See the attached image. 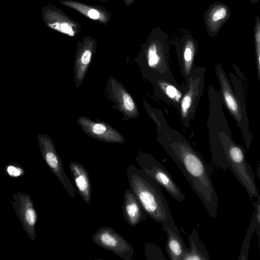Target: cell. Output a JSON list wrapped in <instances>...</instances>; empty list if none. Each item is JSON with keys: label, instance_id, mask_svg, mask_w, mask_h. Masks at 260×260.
I'll return each mask as SVG.
<instances>
[{"label": "cell", "instance_id": "cell-2", "mask_svg": "<svg viewBox=\"0 0 260 260\" xmlns=\"http://www.w3.org/2000/svg\"><path fill=\"white\" fill-rule=\"evenodd\" d=\"M126 173L130 189L147 215L161 224L173 218L161 189L151 177L133 165L127 166Z\"/></svg>", "mask_w": 260, "mask_h": 260}, {"label": "cell", "instance_id": "cell-17", "mask_svg": "<svg viewBox=\"0 0 260 260\" xmlns=\"http://www.w3.org/2000/svg\"><path fill=\"white\" fill-rule=\"evenodd\" d=\"M189 247L182 257V260H209L208 251L200 239L196 228L188 236Z\"/></svg>", "mask_w": 260, "mask_h": 260}, {"label": "cell", "instance_id": "cell-14", "mask_svg": "<svg viewBox=\"0 0 260 260\" xmlns=\"http://www.w3.org/2000/svg\"><path fill=\"white\" fill-rule=\"evenodd\" d=\"M122 210L125 220L132 227L147 218L146 213L130 188L124 191Z\"/></svg>", "mask_w": 260, "mask_h": 260}, {"label": "cell", "instance_id": "cell-23", "mask_svg": "<svg viewBox=\"0 0 260 260\" xmlns=\"http://www.w3.org/2000/svg\"><path fill=\"white\" fill-rule=\"evenodd\" d=\"M227 10L224 7H219L213 13L211 19L214 22H217L225 18Z\"/></svg>", "mask_w": 260, "mask_h": 260}, {"label": "cell", "instance_id": "cell-25", "mask_svg": "<svg viewBox=\"0 0 260 260\" xmlns=\"http://www.w3.org/2000/svg\"><path fill=\"white\" fill-rule=\"evenodd\" d=\"M257 176L258 178H259V165H258L257 168Z\"/></svg>", "mask_w": 260, "mask_h": 260}, {"label": "cell", "instance_id": "cell-16", "mask_svg": "<svg viewBox=\"0 0 260 260\" xmlns=\"http://www.w3.org/2000/svg\"><path fill=\"white\" fill-rule=\"evenodd\" d=\"M154 80L158 95L179 110L180 102L187 90V84L180 87L177 83L171 82L159 77H154Z\"/></svg>", "mask_w": 260, "mask_h": 260}, {"label": "cell", "instance_id": "cell-24", "mask_svg": "<svg viewBox=\"0 0 260 260\" xmlns=\"http://www.w3.org/2000/svg\"><path fill=\"white\" fill-rule=\"evenodd\" d=\"M86 15L88 17L94 20L98 19L100 17V14L99 12L93 9H91L87 11Z\"/></svg>", "mask_w": 260, "mask_h": 260}, {"label": "cell", "instance_id": "cell-13", "mask_svg": "<svg viewBox=\"0 0 260 260\" xmlns=\"http://www.w3.org/2000/svg\"><path fill=\"white\" fill-rule=\"evenodd\" d=\"M162 230L167 236L165 249L169 258L172 260H182L188 248L186 246L173 218L162 223Z\"/></svg>", "mask_w": 260, "mask_h": 260}, {"label": "cell", "instance_id": "cell-3", "mask_svg": "<svg viewBox=\"0 0 260 260\" xmlns=\"http://www.w3.org/2000/svg\"><path fill=\"white\" fill-rule=\"evenodd\" d=\"M208 92L209 116L207 125L209 132L212 163L214 167L225 171L229 167L224 149L234 141L223 113L220 92L212 86L209 87Z\"/></svg>", "mask_w": 260, "mask_h": 260}, {"label": "cell", "instance_id": "cell-18", "mask_svg": "<svg viewBox=\"0 0 260 260\" xmlns=\"http://www.w3.org/2000/svg\"><path fill=\"white\" fill-rule=\"evenodd\" d=\"M92 49L91 47H84L78 52L75 60L74 77L77 88L82 83L91 62Z\"/></svg>", "mask_w": 260, "mask_h": 260}, {"label": "cell", "instance_id": "cell-9", "mask_svg": "<svg viewBox=\"0 0 260 260\" xmlns=\"http://www.w3.org/2000/svg\"><path fill=\"white\" fill-rule=\"evenodd\" d=\"M93 242L102 248L113 252L124 260H131L134 253L132 245L113 229L99 228L92 236Z\"/></svg>", "mask_w": 260, "mask_h": 260}, {"label": "cell", "instance_id": "cell-21", "mask_svg": "<svg viewBox=\"0 0 260 260\" xmlns=\"http://www.w3.org/2000/svg\"><path fill=\"white\" fill-rule=\"evenodd\" d=\"M5 172L8 176L13 178L20 177L24 175L25 173L22 167L14 162L8 164L5 166Z\"/></svg>", "mask_w": 260, "mask_h": 260}, {"label": "cell", "instance_id": "cell-19", "mask_svg": "<svg viewBox=\"0 0 260 260\" xmlns=\"http://www.w3.org/2000/svg\"><path fill=\"white\" fill-rule=\"evenodd\" d=\"M256 224L254 214L252 213L251 220L247 229L246 234L243 241L240 253L238 257V260H247L250 246L251 238L253 233L255 231Z\"/></svg>", "mask_w": 260, "mask_h": 260}, {"label": "cell", "instance_id": "cell-1", "mask_svg": "<svg viewBox=\"0 0 260 260\" xmlns=\"http://www.w3.org/2000/svg\"><path fill=\"white\" fill-rule=\"evenodd\" d=\"M158 142L181 171L209 215L216 217L219 199L211 177V168L200 153L180 133L170 128L164 119L155 118Z\"/></svg>", "mask_w": 260, "mask_h": 260}, {"label": "cell", "instance_id": "cell-6", "mask_svg": "<svg viewBox=\"0 0 260 260\" xmlns=\"http://www.w3.org/2000/svg\"><path fill=\"white\" fill-rule=\"evenodd\" d=\"M136 160L141 170L151 177L159 186L163 187L174 199L180 202L185 200L183 193L171 174L152 155L140 152Z\"/></svg>", "mask_w": 260, "mask_h": 260}, {"label": "cell", "instance_id": "cell-20", "mask_svg": "<svg viewBox=\"0 0 260 260\" xmlns=\"http://www.w3.org/2000/svg\"><path fill=\"white\" fill-rule=\"evenodd\" d=\"M144 251L147 260H166L167 259L160 247L153 243H145Z\"/></svg>", "mask_w": 260, "mask_h": 260}, {"label": "cell", "instance_id": "cell-8", "mask_svg": "<svg viewBox=\"0 0 260 260\" xmlns=\"http://www.w3.org/2000/svg\"><path fill=\"white\" fill-rule=\"evenodd\" d=\"M37 140L44 160L65 188L69 195L72 198H75L77 191L65 173L62 160L51 138L46 134H39Z\"/></svg>", "mask_w": 260, "mask_h": 260}, {"label": "cell", "instance_id": "cell-5", "mask_svg": "<svg viewBox=\"0 0 260 260\" xmlns=\"http://www.w3.org/2000/svg\"><path fill=\"white\" fill-rule=\"evenodd\" d=\"M229 168L245 189L251 199L259 193L255 181V175L246 156L245 148L235 141L224 150Z\"/></svg>", "mask_w": 260, "mask_h": 260}, {"label": "cell", "instance_id": "cell-10", "mask_svg": "<svg viewBox=\"0 0 260 260\" xmlns=\"http://www.w3.org/2000/svg\"><path fill=\"white\" fill-rule=\"evenodd\" d=\"M10 204L12 205L16 216L30 240L37 237L36 225L38 215L30 196L27 193L18 191L12 195Z\"/></svg>", "mask_w": 260, "mask_h": 260}, {"label": "cell", "instance_id": "cell-4", "mask_svg": "<svg viewBox=\"0 0 260 260\" xmlns=\"http://www.w3.org/2000/svg\"><path fill=\"white\" fill-rule=\"evenodd\" d=\"M215 70L220 85V93L223 103L238 124L243 136L245 147L248 150L253 137L249 131L245 105L241 103L238 97L234 93L220 63L215 66Z\"/></svg>", "mask_w": 260, "mask_h": 260}, {"label": "cell", "instance_id": "cell-7", "mask_svg": "<svg viewBox=\"0 0 260 260\" xmlns=\"http://www.w3.org/2000/svg\"><path fill=\"white\" fill-rule=\"evenodd\" d=\"M204 67H193L186 81L187 88L180 104L181 120L183 125L188 127L194 119L199 101L204 88Z\"/></svg>", "mask_w": 260, "mask_h": 260}, {"label": "cell", "instance_id": "cell-11", "mask_svg": "<svg viewBox=\"0 0 260 260\" xmlns=\"http://www.w3.org/2000/svg\"><path fill=\"white\" fill-rule=\"evenodd\" d=\"M77 123L89 136L107 143H123L124 138L122 135L110 125L105 122H98L90 119L80 116Z\"/></svg>", "mask_w": 260, "mask_h": 260}, {"label": "cell", "instance_id": "cell-22", "mask_svg": "<svg viewBox=\"0 0 260 260\" xmlns=\"http://www.w3.org/2000/svg\"><path fill=\"white\" fill-rule=\"evenodd\" d=\"M253 205L254 207L253 213L254 214L256 229L255 231L257 236L260 238V196L257 197V201L253 202Z\"/></svg>", "mask_w": 260, "mask_h": 260}, {"label": "cell", "instance_id": "cell-15", "mask_svg": "<svg viewBox=\"0 0 260 260\" xmlns=\"http://www.w3.org/2000/svg\"><path fill=\"white\" fill-rule=\"evenodd\" d=\"M69 168L78 193L86 204H89L92 189L87 170L76 161H71Z\"/></svg>", "mask_w": 260, "mask_h": 260}, {"label": "cell", "instance_id": "cell-12", "mask_svg": "<svg viewBox=\"0 0 260 260\" xmlns=\"http://www.w3.org/2000/svg\"><path fill=\"white\" fill-rule=\"evenodd\" d=\"M109 87V95L116 104V108L128 119L138 117L139 112L135 102L120 83L110 77Z\"/></svg>", "mask_w": 260, "mask_h": 260}]
</instances>
